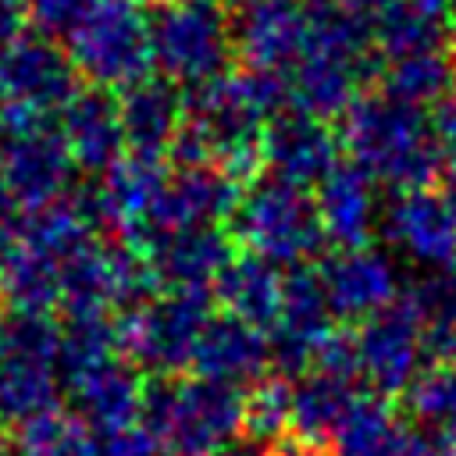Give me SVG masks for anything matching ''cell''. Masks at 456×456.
I'll list each match as a JSON object with an SVG mask.
<instances>
[{
  "label": "cell",
  "instance_id": "obj_1",
  "mask_svg": "<svg viewBox=\"0 0 456 456\" xmlns=\"http://www.w3.org/2000/svg\"><path fill=\"white\" fill-rule=\"evenodd\" d=\"M342 153L392 192L435 189L445 171V146L431 110L399 103L392 96L360 93L338 125Z\"/></svg>",
  "mask_w": 456,
  "mask_h": 456
},
{
  "label": "cell",
  "instance_id": "obj_2",
  "mask_svg": "<svg viewBox=\"0 0 456 456\" xmlns=\"http://www.w3.org/2000/svg\"><path fill=\"white\" fill-rule=\"evenodd\" d=\"M232 235L246 249L274 267L310 264L324 249V228L314 207V192L274 175H256L232 214Z\"/></svg>",
  "mask_w": 456,
  "mask_h": 456
},
{
  "label": "cell",
  "instance_id": "obj_3",
  "mask_svg": "<svg viewBox=\"0 0 456 456\" xmlns=\"http://www.w3.org/2000/svg\"><path fill=\"white\" fill-rule=\"evenodd\" d=\"M242 399L239 388L210 378L157 385L146 395L150 431L178 456H210L242 431Z\"/></svg>",
  "mask_w": 456,
  "mask_h": 456
},
{
  "label": "cell",
  "instance_id": "obj_4",
  "mask_svg": "<svg viewBox=\"0 0 456 456\" xmlns=\"http://www.w3.org/2000/svg\"><path fill=\"white\" fill-rule=\"evenodd\" d=\"M153 61L182 82H210L232 53V21L217 0H167L150 21Z\"/></svg>",
  "mask_w": 456,
  "mask_h": 456
},
{
  "label": "cell",
  "instance_id": "obj_5",
  "mask_svg": "<svg viewBox=\"0 0 456 456\" xmlns=\"http://www.w3.org/2000/svg\"><path fill=\"white\" fill-rule=\"evenodd\" d=\"M353 331L360 381L370 388V395H399L424 370V321L406 292H399V299L378 310L374 317L360 321Z\"/></svg>",
  "mask_w": 456,
  "mask_h": 456
},
{
  "label": "cell",
  "instance_id": "obj_6",
  "mask_svg": "<svg viewBox=\"0 0 456 456\" xmlns=\"http://www.w3.org/2000/svg\"><path fill=\"white\" fill-rule=\"evenodd\" d=\"M331 317L335 314L328 306L317 267L310 264L289 267L281 278V314H278V324L267 331L271 367L278 370V378L299 381L303 374H310L317 346L335 328Z\"/></svg>",
  "mask_w": 456,
  "mask_h": 456
},
{
  "label": "cell",
  "instance_id": "obj_7",
  "mask_svg": "<svg viewBox=\"0 0 456 456\" xmlns=\"http://www.w3.org/2000/svg\"><path fill=\"white\" fill-rule=\"evenodd\" d=\"M381 235L424 271L456 267V203L438 189L395 192L381 207Z\"/></svg>",
  "mask_w": 456,
  "mask_h": 456
},
{
  "label": "cell",
  "instance_id": "obj_8",
  "mask_svg": "<svg viewBox=\"0 0 456 456\" xmlns=\"http://www.w3.org/2000/svg\"><path fill=\"white\" fill-rule=\"evenodd\" d=\"M78 61L100 78V82H142L153 46H150V25L135 14L128 0H107L96 4L93 14H86L82 32L75 39Z\"/></svg>",
  "mask_w": 456,
  "mask_h": 456
},
{
  "label": "cell",
  "instance_id": "obj_9",
  "mask_svg": "<svg viewBox=\"0 0 456 456\" xmlns=\"http://www.w3.org/2000/svg\"><path fill=\"white\" fill-rule=\"evenodd\" d=\"M232 50L246 71L289 75L306 50V4L242 0L232 18Z\"/></svg>",
  "mask_w": 456,
  "mask_h": 456
},
{
  "label": "cell",
  "instance_id": "obj_10",
  "mask_svg": "<svg viewBox=\"0 0 456 456\" xmlns=\"http://www.w3.org/2000/svg\"><path fill=\"white\" fill-rule=\"evenodd\" d=\"M260 150H264L267 175L285 178L299 189H317L342 160L338 132L328 121L296 107L267 121Z\"/></svg>",
  "mask_w": 456,
  "mask_h": 456
},
{
  "label": "cell",
  "instance_id": "obj_11",
  "mask_svg": "<svg viewBox=\"0 0 456 456\" xmlns=\"http://www.w3.org/2000/svg\"><path fill=\"white\" fill-rule=\"evenodd\" d=\"M321 285L328 296V306L342 321H367L388 303L399 299V271L395 260L385 249L356 246V249H335L321 267Z\"/></svg>",
  "mask_w": 456,
  "mask_h": 456
},
{
  "label": "cell",
  "instance_id": "obj_12",
  "mask_svg": "<svg viewBox=\"0 0 456 456\" xmlns=\"http://www.w3.org/2000/svg\"><path fill=\"white\" fill-rule=\"evenodd\" d=\"M331 456H445L435 431L399 417L381 395H363L349 406L328 442Z\"/></svg>",
  "mask_w": 456,
  "mask_h": 456
},
{
  "label": "cell",
  "instance_id": "obj_13",
  "mask_svg": "<svg viewBox=\"0 0 456 456\" xmlns=\"http://www.w3.org/2000/svg\"><path fill=\"white\" fill-rule=\"evenodd\" d=\"M210 321V303L203 292H171L153 303L132 331V349L142 363L157 370H178L192 360L196 342Z\"/></svg>",
  "mask_w": 456,
  "mask_h": 456
},
{
  "label": "cell",
  "instance_id": "obj_14",
  "mask_svg": "<svg viewBox=\"0 0 456 456\" xmlns=\"http://www.w3.org/2000/svg\"><path fill=\"white\" fill-rule=\"evenodd\" d=\"M314 207H317L324 239L335 249L370 246V235L381 224L378 185L353 160H338V167L314 189Z\"/></svg>",
  "mask_w": 456,
  "mask_h": 456
},
{
  "label": "cell",
  "instance_id": "obj_15",
  "mask_svg": "<svg viewBox=\"0 0 456 456\" xmlns=\"http://www.w3.org/2000/svg\"><path fill=\"white\" fill-rule=\"evenodd\" d=\"M239 182L228 178L217 164L182 167L153 207V221L160 232H185V228H210L221 217H232L239 207Z\"/></svg>",
  "mask_w": 456,
  "mask_h": 456
},
{
  "label": "cell",
  "instance_id": "obj_16",
  "mask_svg": "<svg viewBox=\"0 0 456 456\" xmlns=\"http://www.w3.org/2000/svg\"><path fill=\"white\" fill-rule=\"evenodd\" d=\"M192 363L200 370V378L221 381V385H246V381H260L264 370L271 367V346H267V331L232 317V314H217L207 321Z\"/></svg>",
  "mask_w": 456,
  "mask_h": 456
},
{
  "label": "cell",
  "instance_id": "obj_17",
  "mask_svg": "<svg viewBox=\"0 0 456 456\" xmlns=\"http://www.w3.org/2000/svg\"><path fill=\"white\" fill-rule=\"evenodd\" d=\"M356 399H360V388L353 381L317 374V370L303 374L299 381H292V420H289L285 445H292L303 456H321Z\"/></svg>",
  "mask_w": 456,
  "mask_h": 456
},
{
  "label": "cell",
  "instance_id": "obj_18",
  "mask_svg": "<svg viewBox=\"0 0 456 456\" xmlns=\"http://www.w3.org/2000/svg\"><path fill=\"white\" fill-rule=\"evenodd\" d=\"M232 235L217 224L210 228H185V232H160L150 264L175 292H203V285L217 281L221 271L232 264Z\"/></svg>",
  "mask_w": 456,
  "mask_h": 456
},
{
  "label": "cell",
  "instance_id": "obj_19",
  "mask_svg": "<svg viewBox=\"0 0 456 456\" xmlns=\"http://www.w3.org/2000/svg\"><path fill=\"white\" fill-rule=\"evenodd\" d=\"M367 78H374V71L363 68V64L303 50L299 64L289 71L292 107H296V110H306V114H314V118H321V121L342 118V114L356 103L360 86H363Z\"/></svg>",
  "mask_w": 456,
  "mask_h": 456
},
{
  "label": "cell",
  "instance_id": "obj_20",
  "mask_svg": "<svg viewBox=\"0 0 456 456\" xmlns=\"http://www.w3.org/2000/svg\"><path fill=\"white\" fill-rule=\"evenodd\" d=\"M281 278H285L281 267L253 253H242V256H232V264L221 271L214 289H217V299L224 303V314L260 331H271L281 314Z\"/></svg>",
  "mask_w": 456,
  "mask_h": 456
},
{
  "label": "cell",
  "instance_id": "obj_21",
  "mask_svg": "<svg viewBox=\"0 0 456 456\" xmlns=\"http://www.w3.org/2000/svg\"><path fill=\"white\" fill-rule=\"evenodd\" d=\"M182 96L171 82H135L121 103V128L139 157H153L164 146H175L182 132Z\"/></svg>",
  "mask_w": 456,
  "mask_h": 456
},
{
  "label": "cell",
  "instance_id": "obj_22",
  "mask_svg": "<svg viewBox=\"0 0 456 456\" xmlns=\"http://www.w3.org/2000/svg\"><path fill=\"white\" fill-rule=\"evenodd\" d=\"M378 89L399 103L435 110L445 103L456 89V68L445 50H424V53H406L381 61L378 71Z\"/></svg>",
  "mask_w": 456,
  "mask_h": 456
},
{
  "label": "cell",
  "instance_id": "obj_23",
  "mask_svg": "<svg viewBox=\"0 0 456 456\" xmlns=\"http://www.w3.org/2000/svg\"><path fill=\"white\" fill-rule=\"evenodd\" d=\"M370 39L381 61L406 57V53H424V50H445L449 39V18H438L413 0H399L385 14L370 21Z\"/></svg>",
  "mask_w": 456,
  "mask_h": 456
},
{
  "label": "cell",
  "instance_id": "obj_24",
  "mask_svg": "<svg viewBox=\"0 0 456 456\" xmlns=\"http://www.w3.org/2000/svg\"><path fill=\"white\" fill-rule=\"evenodd\" d=\"M403 395H406V413L420 428L428 431L456 428V356L424 363V370Z\"/></svg>",
  "mask_w": 456,
  "mask_h": 456
},
{
  "label": "cell",
  "instance_id": "obj_25",
  "mask_svg": "<svg viewBox=\"0 0 456 456\" xmlns=\"http://www.w3.org/2000/svg\"><path fill=\"white\" fill-rule=\"evenodd\" d=\"M289 420H292V381L278 374L260 378L242 399V431L260 445L285 442Z\"/></svg>",
  "mask_w": 456,
  "mask_h": 456
},
{
  "label": "cell",
  "instance_id": "obj_26",
  "mask_svg": "<svg viewBox=\"0 0 456 456\" xmlns=\"http://www.w3.org/2000/svg\"><path fill=\"white\" fill-rule=\"evenodd\" d=\"M71 114V146L93 164H110L118 157V146L125 142L121 114L103 100H86Z\"/></svg>",
  "mask_w": 456,
  "mask_h": 456
},
{
  "label": "cell",
  "instance_id": "obj_27",
  "mask_svg": "<svg viewBox=\"0 0 456 456\" xmlns=\"http://www.w3.org/2000/svg\"><path fill=\"white\" fill-rule=\"evenodd\" d=\"M7 68H11L14 93H21L25 100H36V103L57 100L61 86L68 82V71H64L61 57L50 53V50H36V46H21L18 53H11Z\"/></svg>",
  "mask_w": 456,
  "mask_h": 456
},
{
  "label": "cell",
  "instance_id": "obj_28",
  "mask_svg": "<svg viewBox=\"0 0 456 456\" xmlns=\"http://www.w3.org/2000/svg\"><path fill=\"white\" fill-rule=\"evenodd\" d=\"M61 171V153L53 142L46 139H36V142H25L18 153H14V167H11V182L18 189H28V192H46L53 185Z\"/></svg>",
  "mask_w": 456,
  "mask_h": 456
},
{
  "label": "cell",
  "instance_id": "obj_29",
  "mask_svg": "<svg viewBox=\"0 0 456 456\" xmlns=\"http://www.w3.org/2000/svg\"><path fill=\"white\" fill-rule=\"evenodd\" d=\"M317 374H331L342 381L360 385V356H356V331L353 328H331L328 338L317 346L314 367Z\"/></svg>",
  "mask_w": 456,
  "mask_h": 456
},
{
  "label": "cell",
  "instance_id": "obj_30",
  "mask_svg": "<svg viewBox=\"0 0 456 456\" xmlns=\"http://www.w3.org/2000/svg\"><path fill=\"white\" fill-rule=\"evenodd\" d=\"M28 456H89V445L78 431L71 428H57V424H43L39 435H32Z\"/></svg>",
  "mask_w": 456,
  "mask_h": 456
},
{
  "label": "cell",
  "instance_id": "obj_31",
  "mask_svg": "<svg viewBox=\"0 0 456 456\" xmlns=\"http://www.w3.org/2000/svg\"><path fill=\"white\" fill-rule=\"evenodd\" d=\"M431 118H435L438 139H442V146H445V157L456 153V89H452V96H449L445 103H438V107L431 110Z\"/></svg>",
  "mask_w": 456,
  "mask_h": 456
},
{
  "label": "cell",
  "instance_id": "obj_32",
  "mask_svg": "<svg viewBox=\"0 0 456 456\" xmlns=\"http://www.w3.org/2000/svg\"><path fill=\"white\" fill-rule=\"evenodd\" d=\"M32 4H36L39 18H46L53 25H68V21L82 18V11H86L89 0H32Z\"/></svg>",
  "mask_w": 456,
  "mask_h": 456
},
{
  "label": "cell",
  "instance_id": "obj_33",
  "mask_svg": "<svg viewBox=\"0 0 456 456\" xmlns=\"http://www.w3.org/2000/svg\"><path fill=\"white\" fill-rule=\"evenodd\" d=\"M342 7H349L353 14H360V18H367V21H374L378 14H385L388 7H395L399 0H338Z\"/></svg>",
  "mask_w": 456,
  "mask_h": 456
},
{
  "label": "cell",
  "instance_id": "obj_34",
  "mask_svg": "<svg viewBox=\"0 0 456 456\" xmlns=\"http://www.w3.org/2000/svg\"><path fill=\"white\" fill-rule=\"evenodd\" d=\"M14 7H18V0H0V32L11 25V11H14ZM7 32H11V28H7Z\"/></svg>",
  "mask_w": 456,
  "mask_h": 456
},
{
  "label": "cell",
  "instance_id": "obj_35",
  "mask_svg": "<svg viewBox=\"0 0 456 456\" xmlns=\"http://www.w3.org/2000/svg\"><path fill=\"white\" fill-rule=\"evenodd\" d=\"M449 36L456 39V0H452V11H449Z\"/></svg>",
  "mask_w": 456,
  "mask_h": 456
},
{
  "label": "cell",
  "instance_id": "obj_36",
  "mask_svg": "<svg viewBox=\"0 0 456 456\" xmlns=\"http://www.w3.org/2000/svg\"><path fill=\"white\" fill-rule=\"evenodd\" d=\"M224 456H260V452H253V449H232V452H224Z\"/></svg>",
  "mask_w": 456,
  "mask_h": 456
},
{
  "label": "cell",
  "instance_id": "obj_37",
  "mask_svg": "<svg viewBox=\"0 0 456 456\" xmlns=\"http://www.w3.org/2000/svg\"><path fill=\"white\" fill-rule=\"evenodd\" d=\"M452 68H456V57H452Z\"/></svg>",
  "mask_w": 456,
  "mask_h": 456
},
{
  "label": "cell",
  "instance_id": "obj_38",
  "mask_svg": "<svg viewBox=\"0 0 456 456\" xmlns=\"http://www.w3.org/2000/svg\"><path fill=\"white\" fill-rule=\"evenodd\" d=\"M239 4H242V0H239Z\"/></svg>",
  "mask_w": 456,
  "mask_h": 456
}]
</instances>
